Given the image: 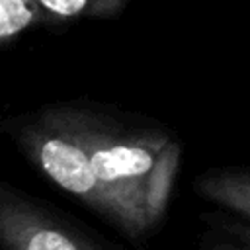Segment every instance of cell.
I'll use <instances>...</instances> for the list:
<instances>
[{
    "label": "cell",
    "instance_id": "6da1fadb",
    "mask_svg": "<svg viewBox=\"0 0 250 250\" xmlns=\"http://www.w3.org/2000/svg\"><path fill=\"white\" fill-rule=\"evenodd\" d=\"M0 131L59 191L135 246L164 227L184 160V141L145 113L86 98L8 115Z\"/></svg>",
    "mask_w": 250,
    "mask_h": 250
},
{
    "label": "cell",
    "instance_id": "7a4b0ae2",
    "mask_svg": "<svg viewBox=\"0 0 250 250\" xmlns=\"http://www.w3.org/2000/svg\"><path fill=\"white\" fill-rule=\"evenodd\" d=\"M0 250H121L61 207L0 182Z\"/></svg>",
    "mask_w": 250,
    "mask_h": 250
},
{
    "label": "cell",
    "instance_id": "3957f363",
    "mask_svg": "<svg viewBox=\"0 0 250 250\" xmlns=\"http://www.w3.org/2000/svg\"><path fill=\"white\" fill-rule=\"evenodd\" d=\"M191 189L203 201L250 221V164H223L201 170Z\"/></svg>",
    "mask_w": 250,
    "mask_h": 250
},
{
    "label": "cell",
    "instance_id": "277c9868",
    "mask_svg": "<svg viewBox=\"0 0 250 250\" xmlns=\"http://www.w3.org/2000/svg\"><path fill=\"white\" fill-rule=\"evenodd\" d=\"M197 250H250V221L229 211H203L197 217Z\"/></svg>",
    "mask_w": 250,
    "mask_h": 250
},
{
    "label": "cell",
    "instance_id": "5b68a950",
    "mask_svg": "<svg viewBox=\"0 0 250 250\" xmlns=\"http://www.w3.org/2000/svg\"><path fill=\"white\" fill-rule=\"evenodd\" d=\"M131 0H39L45 27L80 20H111L125 12Z\"/></svg>",
    "mask_w": 250,
    "mask_h": 250
},
{
    "label": "cell",
    "instance_id": "8992f818",
    "mask_svg": "<svg viewBox=\"0 0 250 250\" xmlns=\"http://www.w3.org/2000/svg\"><path fill=\"white\" fill-rule=\"evenodd\" d=\"M45 27L39 0H0V47L10 49L23 33Z\"/></svg>",
    "mask_w": 250,
    "mask_h": 250
}]
</instances>
